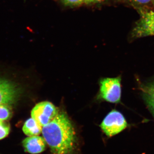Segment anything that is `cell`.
Listing matches in <instances>:
<instances>
[{"mask_svg": "<svg viewBox=\"0 0 154 154\" xmlns=\"http://www.w3.org/2000/svg\"><path fill=\"white\" fill-rule=\"evenodd\" d=\"M42 133L52 154H70L73 150L75 132L65 113H58L42 127Z\"/></svg>", "mask_w": 154, "mask_h": 154, "instance_id": "1", "label": "cell"}, {"mask_svg": "<svg viewBox=\"0 0 154 154\" xmlns=\"http://www.w3.org/2000/svg\"><path fill=\"white\" fill-rule=\"evenodd\" d=\"M121 78H105L100 82V97L111 103L120 101L121 96Z\"/></svg>", "mask_w": 154, "mask_h": 154, "instance_id": "2", "label": "cell"}, {"mask_svg": "<svg viewBox=\"0 0 154 154\" xmlns=\"http://www.w3.org/2000/svg\"><path fill=\"white\" fill-rule=\"evenodd\" d=\"M140 17L131 32L134 38L154 36V11H140Z\"/></svg>", "mask_w": 154, "mask_h": 154, "instance_id": "3", "label": "cell"}, {"mask_svg": "<svg viewBox=\"0 0 154 154\" xmlns=\"http://www.w3.org/2000/svg\"><path fill=\"white\" fill-rule=\"evenodd\" d=\"M127 126V123L123 115L114 110L107 114L100 125L103 132L108 137L118 134Z\"/></svg>", "mask_w": 154, "mask_h": 154, "instance_id": "4", "label": "cell"}, {"mask_svg": "<svg viewBox=\"0 0 154 154\" xmlns=\"http://www.w3.org/2000/svg\"><path fill=\"white\" fill-rule=\"evenodd\" d=\"M58 114V111L52 103L45 101L40 102L31 111V116L42 127L51 122Z\"/></svg>", "mask_w": 154, "mask_h": 154, "instance_id": "5", "label": "cell"}, {"mask_svg": "<svg viewBox=\"0 0 154 154\" xmlns=\"http://www.w3.org/2000/svg\"><path fill=\"white\" fill-rule=\"evenodd\" d=\"M19 95L17 86L8 80L0 78V105L14 104Z\"/></svg>", "mask_w": 154, "mask_h": 154, "instance_id": "6", "label": "cell"}, {"mask_svg": "<svg viewBox=\"0 0 154 154\" xmlns=\"http://www.w3.org/2000/svg\"><path fill=\"white\" fill-rule=\"evenodd\" d=\"M46 143L44 138L38 136L29 137L22 142L25 151L32 154L40 153L44 151Z\"/></svg>", "mask_w": 154, "mask_h": 154, "instance_id": "7", "label": "cell"}, {"mask_svg": "<svg viewBox=\"0 0 154 154\" xmlns=\"http://www.w3.org/2000/svg\"><path fill=\"white\" fill-rule=\"evenodd\" d=\"M140 89L145 103L154 117V79L141 85Z\"/></svg>", "mask_w": 154, "mask_h": 154, "instance_id": "8", "label": "cell"}, {"mask_svg": "<svg viewBox=\"0 0 154 154\" xmlns=\"http://www.w3.org/2000/svg\"><path fill=\"white\" fill-rule=\"evenodd\" d=\"M42 127L39 124L33 119H29L26 120L23 125V132L28 137L38 136L42 131Z\"/></svg>", "mask_w": 154, "mask_h": 154, "instance_id": "9", "label": "cell"}, {"mask_svg": "<svg viewBox=\"0 0 154 154\" xmlns=\"http://www.w3.org/2000/svg\"><path fill=\"white\" fill-rule=\"evenodd\" d=\"M12 112L10 105H0V121H6L11 118Z\"/></svg>", "mask_w": 154, "mask_h": 154, "instance_id": "10", "label": "cell"}, {"mask_svg": "<svg viewBox=\"0 0 154 154\" xmlns=\"http://www.w3.org/2000/svg\"><path fill=\"white\" fill-rule=\"evenodd\" d=\"M10 125L5 121H0V140L3 139L9 134Z\"/></svg>", "mask_w": 154, "mask_h": 154, "instance_id": "11", "label": "cell"}, {"mask_svg": "<svg viewBox=\"0 0 154 154\" xmlns=\"http://www.w3.org/2000/svg\"><path fill=\"white\" fill-rule=\"evenodd\" d=\"M66 5L74 7L80 5L83 3V0H63Z\"/></svg>", "mask_w": 154, "mask_h": 154, "instance_id": "12", "label": "cell"}, {"mask_svg": "<svg viewBox=\"0 0 154 154\" xmlns=\"http://www.w3.org/2000/svg\"><path fill=\"white\" fill-rule=\"evenodd\" d=\"M132 2L135 4H140V5H144L146 4L151 2L152 0H130Z\"/></svg>", "mask_w": 154, "mask_h": 154, "instance_id": "13", "label": "cell"}, {"mask_svg": "<svg viewBox=\"0 0 154 154\" xmlns=\"http://www.w3.org/2000/svg\"><path fill=\"white\" fill-rule=\"evenodd\" d=\"M100 1L101 0H83V3L89 4V3L96 2Z\"/></svg>", "mask_w": 154, "mask_h": 154, "instance_id": "14", "label": "cell"}]
</instances>
